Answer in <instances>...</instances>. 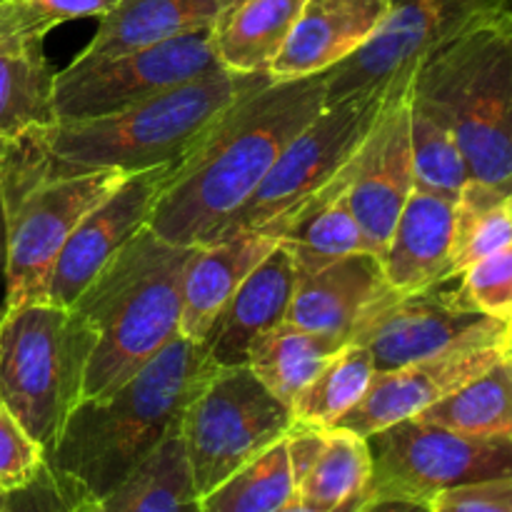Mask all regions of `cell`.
<instances>
[{
  "label": "cell",
  "instance_id": "obj_5",
  "mask_svg": "<svg viewBox=\"0 0 512 512\" xmlns=\"http://www.w3.org/2000/svg\"><path fill=\"white\" fill-rule=\"evenodd\" d=\"M410 93L453 130L470 178L512 195V10L473 20L430 50Z\"/></svg>",
  "mask_w": 512,
  "mask_h": 512
},
{
  "label": "cell",
  "instance_id": "obj_10",
  "mask_svg": "<svg viewBox=\"0 0 512 512\" xmlns=\"http://www.w3.org/2000/svg\"><path fill=\"white\" fill-rule=\"evenodd\" d=\"M290 428V408L248 365L220 368L180 420L200 500Z\"/></svg>",
  "mask_w": 512,
  "mask_h": 512
},
{
  "label": "cell",
  "instance_id": "obj_16",
  "mask_svg": "<svg viewBox=\"0 0 512 512\" xmlns=\"http://www.w3.org/2000/svg\"><path fill=\"white\" fill-rule=\"evenodd\" d=\"M395 0H305L270 80L320 75L360 48L388 18Z\"/></svg>",
  "mask_w": 512,
  "mask_h": 512
},
{
  "label": "cell",
  "instance_id": "obj_36",
  "mask_svg": "<svg viewBox=\"0 0 512 512\" xmlns=\"http://www.w3.org/2000/svg\"><path fill=\"white\" fill-rule=\"evenodd\" d=\"M430 512H512V475L443 490L430 503Z\"/></svg>",
  "mask_w": 512,
  "mask_h": 512
},
{
  "label": "cell",
  "instance_id": "obj_23",
  "mask_svg": "<svg viewBox=\"0 0 512 512\" xmlns=\"http://www.w3.org/2000/svg\"><path fill=\"white\" fill-rule=\"evenodd\" d=\"M53 88L43 38L0 35V145L53 123Z\"/></svg>",
  "mask_w": 512,
  "mask_h": 512
},
{
  "label": "cell",
  "instance_id": "obj_8",
  "mask_svg": "<svg viewBox=\"0 0 512 512\" xmlns=\"http://www.w3.org/2000/svg\"><path fill=\"white\" fill-rule=\"evenodd\" d=\"M128 175L98 168L83 173L33 175L0 165L5 210V310L45 300L50 273L75 225L108 198Z\"/></svg>",
  "mask_w": 512,
  "mask_h": 512
},
{
  "label": "cell",
  "instance_id": "obj_2",
  "mask_svg": "<svg viewBox=\"0 0 512 512\" xmlns=\"http://www.w3.org/2000/svg\"><path fill=\"white\" fill-rule=\"evenodd\" d=\"M325 108V78L265 80L240 95L175 165L148 228L180 245H205L250 198L285 145Z\"/></svg>",
  "mask_w": 512,
  "mask_h": 512
},
{
  "label": "cell",
  "instance_id": "obj_6",
  "mask_svg": "<svg viewBox=\"0 0 512 512\" xmlns=\"http://www.w3.org/2000/svg\"><path fill=\"white\" fill-rule=\"evenodd\" d=\"M95 333L73 305H15L0 320V405L48 453L83 400Z\"/></svg>",
  "mask_w": 512,
  "mask_h": 512
},
{
  "label": "cell",
  "instance_id": "obj_1",
  "mask_svg": "<svg viewBox=\"0 0 512 512\" xmlns=\"http://www.w3.org/2000/svg\"><path fill=\"white\" fill-rule=\"evenodd\" d=\"M218 370L205 343L178 335L118 388L80 400L40 473L58 508L98 512L130 470L180 428L185 408Z\"/></svg>",
  "mask_w": 512,
  "mask_h": 512
},
{
  "label": "cell",
  "instance_id": "obj_11",
  "mask_svg": "<svg viewBox=\"0 0 512 512\" xmlns=\"http://www.w3.org/2000/svg\"><path fill=\"white\" fill-rule=\"evenodd\" d=\"M510 340V325L465 303L458 278L440 280L413 293H400L385 283L350 335V343L368 350L375 370L400 368L450 350Z\"/></svg>",
  "mask_w": 512,
  "mask_h": 512
},
{
  "label": "cell",
  "instance_id": "obj_15",
  "mask_svg": "<svg viewBox=\"0 0 512 512\" xmlns=\"http://www.w3.org/2000/svg\"><path fill=\"white\" fill-rule=\"evenodd\" d=\"M508 345L510 343L473 345V348L450 350V353L400 365V368L375 370L363 400L335 425H343L368 438L400 420L418 418L430 405L448 398L460 385L478 378L490 365L498 363Z\"/></svg>",
  "mask_w": 512,
  "mask_h": 512
},
{
  "label": "cell",
  "instance_id": "obj_30",
  "mask_svg": "<svg viewBox=\"0 0 512 512\" xmlns=\"http://www.w3.org/2000/svg\"><path fill=\"white\" fill-rule=\"evenodd\" d=\"M512 243V195L470 178L455 200L450 278Z\"/></svg>",
  "mask_w": 512,
  "mask_h": 512
},
{
  "label": "cell",
  "instance_id": "obj_25",
  "mask_svg": "<svg viewBox=\"0 0 512 512\" xmlns=\"http://www.w3.org/2000/svg\"><path fill=\"white\" fill-rule=\"evenodd\" d=\"M370 475L368 438L343 425H328L318 458L298 483V512L363 510Z\"/></svg>",
  "mask_w": 512,
  "mask_h": 512
},
{
  "label": "cell",
  "instance_id": "obj_20",
  "mask_svg": "<svg viewBox=\"0 0 512 512\" xmlns=\"http://www.w3.org/2000/svg\"><path fill=\"white\" fill-rule=\"evenodd\" d=\"M280 238L263 230H245L198 245L183 278L180 335L203 343L230 295L278 248Z\"/></svg>",
  "mask_w": 512,
  "mask_h": 512
},
{
  "label": "cell",
  "instance_id": "obj_3",
  "mask_svg": "<svg viewBox=\"0 0 512 512\" xmlns=\"http://www.w3.org/2000/svg\"><path fill=\"white\" fill-rule=\"evenodd\" d=\"M265 80L268 73L240 75L220 68L115 113L53 120L0 145V165L60 175L98 168L140 173L178 163L240 95Z\"/></svg>",
  "mask_w": 512,
  "mask_h": 512
},
{
  "label": "cell",
  "instance_id": "obj_31",
  "mask_svg": "<svg viewBox=\"0 0 512 512\" xmlns=\"http://www.w3.org/2000/svg\"><path fill=\"white\" fill-rule=\"evenodd\" d=\"M373 375L375 365L368 350L358 343H345L290 403L293 425H335L363 400Z\"/></svg>",
  "mask_w": 512,
  "mask_h": 512
},
{
  "label": "cell",
  "instance_id": "obj_38",
  "mask_svg": "<svg viewBox=\"0 0 512 512\" xmlns=\"http://www.w3.org/2000/svg\"><path fill=\"white\" fill-rule=\"evenodd\" d=\"M505 363H508V365H510V373H512V340H510L508 350H505Z\"/></svg>",
  "mask_w": 512,
  "mask_h": 512
},
{
  "label": "cell",
  "instance_id": "obj_14",
  "mask_svg": "<svg viewBox=\"0 0 512 512\" xmlns=\"http://www.w3.org/2000/svg\"><path fill=\"white\" fill-rule=\"evenodd\" d=\"M410 88L413 85L400 88L385 103L345 175V200L378 258L393 235L400 210L415 183L410 148Z\"/></svg>",
  "mask_w": 512,
  "mask_h": 512
},
{
  "label": "cell",
  "instance_id": "obj_32",
  "mask_svg": "<svg viewBox=\"0 0 512 512\" xmlns=\"http://www.w3.org/2000/svg\"><path fill=\"white\" fill-rule=\"evenodd\" d=\"M410 148L415 188L458 200L470 180L468 160L453 130L410 93Z\"/></svg>",
  "mask_w": 512,
  "mask_h": 512
},
{
  "label": "cell",
  "instance_id": "obj_12",
  "mask_svg": "<svg viewBox=\"0 0 512 512\" xmlns=\"http://www.w3.org/2000/svg\"><path fill=\"white\" fill-rule=\"evenodd\" d=\"M220 70L208 30L125 50L55 73V120L95 118Z\"/></svg>",
  "mask_w": 512,
  "mask_h": 512
},
{
  "label": "cell",
  "instance_id": "obj_28",
  "mask_svg": "<svg viewBox=\"0 0 512 512\" xmlns=\"http://www.w3.org/2000/svg\"><path fill=\"white\" fill-rule=\"evenodd\" d=\"M200 512H298L285 435L210 490L200 500Z\"/></svg>",
  "mask_w": 512,
  "mask_h": 512
},
{
  "label": "cell",
  "instance_id": "obj_39",
  "mask_svg": "<svg viewBox=\"0 0 512 512\" xmlns=\"http://www.w3.org/2000/svg\"><path fill=\"white\" fill-rule=\"evenodd\" d=\"M0 510H5V500L3 498H0Z\"/></svg>",
  "mask_w": 512,
  "mask_h": 512
},
{
  "label": "cell",
  "instance_id": "obj_33",
  "mask_svg": "<svg viewBox=\"0 0 512 512\" xmlns=\"http://www.w3.org/2000/svg\"><path fill=\"white\" fill-rule=\"evenodd\" d=\"M118 0H0V35L45 38L70 20L100 18Z\"/></svg>",
  "mask_w": 512,
  "mask_h": 512
},
{
  "label": "cell",
  "instance_id": "obj_19",
  "mask_svg": "<svg viewBox=\"0 0 512 512\" xmlns=\"http://www.w3.org/2000/svg\"><path fill=\"white\" fill-rule=\"evenodd\" d=\"M385 288L375 253H355L320 270H298L285 320L328 338L350 343L360 315Z\"/></svg>",
  "mask_w": 512,
  "mask_h": 512
},
{
  "label": "cell",
  "instance_id": "obj_26",
  "mask_svg": "<svg viewBox=\"0 0 512 512\" xmlns=\"http://www.w3.org/2000/svg\"><path fill=\"white\" fill-rule=\"evenodd\" d=\"M343 345L340 340L310 333L290 320H283L255 340L245 365L275 398L290 408L300 390Z\"/></svg>",
  "mask_w": 512,
  "mask_h": 512
},
{
  "label": "cell",
  "instance_id": "obj_34",
  "mask_svg": "<svg viewBox=\"0 0 512 512\" xmlns=\"http://www.w3.org/2000/svg\"><path fill=\"white\" fill-rule=\"evenodd\" d=\"M458 290L478 313L512 328V243L465 268Z\"/></svg>",
  "mask_w": 512,
  "mask_h": 512
},
{
  "label": "cell",
  "instance_id": "obj_7",
  "mask_svg": "<svg viewBox=\"0 0 512 512\" xmlns=\"http://www.w3.org/2000/svg\"><path fill=\"white\" fill-rule=\"evenodd\" d=\"M413 80L395 83L378 93L353 95L330 103L285 145L250 198L220 225L213 240L245 230L283 235L285 228L328 190L345 185L350 163L368 140L385 103ZM210 240V243H213Z\"/></svg>",
  "mask_w": 512,
  "mask_h": 512
},
{
  "label": "cell",
  "instance_id": "obj_18",
  "mask_svg": "<svg viewBox=\"0 0 512 512\" xmlns=\"http://www.w3.org/2000/svg\"><path fill=\"white\" fill-rule=\"evenodd\" d=\"M453 223V198L413 185L393 235L380 253V268L388 288L413 293L440 280H450Z\"/></svg>",
  "mask_w": 512,
  "mask_h": 512
},
{
  "label": "cell",
  "instance_id": "obj_24",
  "mask_svg": "<svg viewBox=\"0 0 512 512\" xmlns=\"http://www.w3.org/2000/svg\"><path fill=\"white\" fill-rule=\"evenodd\" d=\"M200 512V493L180 428L165 435L98 512Z\"/></svg>",
  "mask_w": 512,
  "mask_h": 512
},
{
  "label": "cell",
  "instance_id": "obj_21",
  "mask_svg": "<svg viewBox=\"0 0 512 512\" xmlns=\"http://www.w3.org/2000/svg\"><path fill=\"white\" fill-rule=\"evenodd\" d=\"M238 0H118L105 15L83 53L70 65H88L125 50L213 28Z\"/></svg>",
  "mask_w": 512,
  "mask_h": 512
},
{
  "label": "cell",
  "instance_id": "obj_29",
  "mask_svg": "<svg viewBox=\"0 0 512 512\" xmlns=\"http://www.w3.org/2000/svg\"><path fill=\"white\" fill-rule=\"evenodd\" d=\"M418 418L478 438H512V373L505 355Z\"/></svg>",
  "mask_w": 512,
  "mask_h": 512
},
{
  "label": "cell",
  "instance_id": "obj_22",
  "mask_svg": "<svg viewBox=\"0 0 512 512\" xmlns=\"http://www.w3.org/2000/svg\"><path fill=\"white\" fill-rule=\"evenodd\" d=\"M305 0H238L210 28L215 58L240 75L268 73Z\"/></svg>",
  "mask_w": 512,
  "mask_h": 512
},
{
  "label": "cell",
  "instance_id": "obj_9",
  "mask_svg": "<svg viewBox=\"0 0 512 512\" xmlns=\"http://www.w3.org/2000/svg\"><path fill=\"white\" fill-rule=\"evenodd\" d=\"M373 475L363 510H430L458 485L512 475V438H478L420 418L368 435Z\"/></svg>",
  "mask_w": 512,
  "mask_h": 512
},
{
  "label": "cell",
  "instance_id": "obj_17",
  "mask_svg": "<svg viewBox=\"0 0 512 512\" xmlns=\"http://www.w3.org/2000/svg\"><path fill=\"white\" fill-rule=\"evenodd\" d=\"M295 278L298 268L293 255L278 243V248L240 283L203 340L220 368L248 363L255 340L283 323L293 300Z\"/></svg>",
  "mask_w": 512,
  "mask_h": 512
},
{
  "label": "cell",
  "instance_id": "obj_27",
  "mask_svg": "<svg viewBox=\"0 0 512 512\" xmlns=\"http://www.w3.org/2000/svg\"><path fill=\"white\" fill-rule=\"evenodd\" d=\"M343 188L338 185L310 203L280 235V245L293 255L298 270L310 273L348 255L373 253Z\"/></svg>",
  "mask_w": 512,
  "mask_h": 512
},
{
  "label": "cell",
  "instance_id": "obj_37",
  "mask_svg": "<svg viewBox=\"0 0 512 512\" xmlns=\"http://www.w3.org/2000/svg\"><path fill=\"white\" fill-rule=\"evenodd\" d=\"M5 263H8V245H5V210L0 198V320L5 315Z\"/></svg>",
  "mask_w": 512,
  "mask_h": 512
},
{
  "label": "cell",
  "instance_id": "obj_4",
  "mask_svg": "<svg viewBox=\"0 0 512 512\" xmlns=\"http://www.w3.org/2000/svg\"><path fill=\"white\" fill-rule=\"evenodd\" d=\"M195 250L145 225L85 285L73 303L95 333L83 398L118 388L178 338L183 278Z\"/></svg>",
  "mask_w": 512,
  "mask_h": 512
},
{
  "label": "cell",
  "instance_id": "obj_13",
  "mask_svg": "<svg viewBox=\"0 0 512 512\" xmlns=\"http://www.w3.org/2000/svg\"><path fill=\"white\" fill-rule=\"evenodd\" d=\"M178 163L155 165L128 175L75 225L50 273L45 295L48 303L73 305L98 270L148 225Z\"/></svg>",
  "mask_w": 512,
  "mask_h": 512
},
{
  "label": "cell",
  "instance_id": "obj_35",
  "mask_svg": "<svg viewBox=\"0 0 512 512\" xmlns=\"http://www.w3.org/2000/svg\"><path fill=\"white\" fill-rule=\"evenodd\" d=\"M45 450L8 410L0 405V498L20 493L38 480Z\"/></svg>",
  "mask_w": 512,
  "mask_h": 512
}]
</instances>
